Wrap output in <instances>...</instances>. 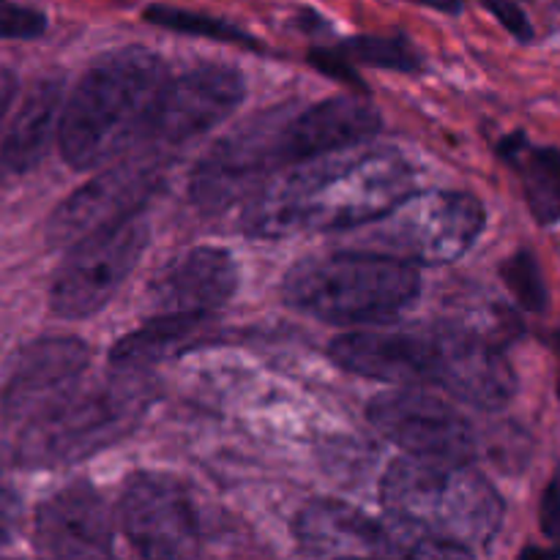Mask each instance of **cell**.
Returning a JSON list of instances; mask_svg holds the SVG:
<instances>
[{
    "label": "cell",
    "mask_w": 560,
    "mask_h": 560,
    "mask_svg": "<svg viewBox=\"0 0 560 560\" xmlns=\"http://www.w3.org/2000/svg\"><path fill=\"white\" fill-rule=\"evenodd\" d=\"M310 60L317 66V69L326 71V74L337 77V80H342V82H350V85H355V88H359V91H366L364 82H361V77L355 74L353 63H350V60L345 58L342 52H339V47H334V49H328V47L326 49H312Z\"/></svg>",
    "instance_id": "27"
},
{
    "label": "cell",
    "mask_w": 560,
    "mask_h": 560,
    "mask_svg": "<svg viewBox=\"0 0 560 560\" xmlns=\"http://www.w3.org/2000/svg\"><path fill=\"white\" fill-rule=\"evenodd\" d=\"M33 541L49 558H107L115 547L113 512L96 487L77 481L36 509Z\"/></svg>",
    "instance_id": "15"
},
{
    "label": "cell",
    "mask_w": 560,
    "mask_h": 560,
    "mask_svg": "<svg viewBox=\"0 0 560 560\" xmlns=\"http://www.w3.org/2000/svg\"><path fill=\"white\" fill-rule=\"evenodd\" d=\"M238 288V262L219 246H195L170 262L151 284L156 315H213Z\"/></svg>",
    "instance_id": "18"
},
{
    "label": "cell",
    "mask_w": 560,
    "mask_h": 560,
    "mask_svg": "<svg viewBox=\"0 0 560 560\" xmlns=\"http://www.w3.org/2000/svg\"><path fill=\"white\" fill-rule=\"evenodd\" d=\"M438 364L435 386L459 402L481 410H501L517 392L512 364L495 342L470 328H435Z\"/></svg>",
    "instance_id": "14"
},
{
    "label": "cell",
    "mask_w": 560,
    "mask_h": 560,
    "mask_svg": "<svg viewBox=\"0 0 560 560\" xmlns=\"http://www.w3.org/2000/svg\"><path fill=\"white\" fill-rule=\"evenodd\" d=\"M118 520L129 545L142 558H195L202 534L195 501L178 479L140 470L126 479Z\"/></svg>",
    "instance_id": "9"
},
{
    "label": "cell",
    "mask_w": 560,
    "mask_h": 560,
    "mask_svg": "<svg viewBox=\"0 0 560 560\" xmlns=\"http://www.w3.org/2000/svg\"><path fill=\"white\" fill-rule=\"evenodd\" d=\"M244 96L246 80L233 66L189 69L186 74L164 82L142 145L159 153L200 140L228 120L241 107Z\"/></svg>",
    "instance_id": "11"
},
{
    "label": "cell",
    "mask_w": 560,
    "mask_h": 560,
    "mask_svg": "<svg viewBox=\"0 0 560 560\" xmlns=\"http://www.w3.org/2000/svg\"><path fill=\"white\" fill-rule=\"evenodd\" d=\"M14 457H16V454H11V448L5 446L3 441H0V474H3V470L9 468V465H11V459H14Z\"/></svg>",
    "instance_id": "33"
},
{
    "label": "cell",
    "mask_w": 560,
    "mask_h": 560,
    "mask_svg": "<svg viewBox=\"0 0 560 560\" xmlns=\"http://www.w3.org/2000/svg\"><path fill=\"white\" fill-rule=\"evenodd\" d=\"M47 31V16L31 5L0 0V38L5 42H31Z\"/></svg>",
    "instance_id": "26"
},
{
    "label": "cell",
    "mask_w": 560,
    "mask_h": 560,
    "mask_svg": "<svg viewBox=\"0 0 560 560\" xmlns=\"http://www.w3.org/2000/svg\"><path fill=\"white\" fill-rule=\"evenodd\" d=\"M145 22L159 27H167V31L186 33V36H202L213 38V42L224 44H244V47H257V38L252 33H246L244 27L233 25V22L222 20V16L202 14V11H189L178 9V5H148L145 9Z\"/></svg>",
    "instance_id": "23"
},
{
    "label": "cell",
    "mask_w": 560,
    "mask_h": 560,
    "mask_svg": "<svg viewBox=\"0 0 560 560\" xmlns=\"http://www.w3.org/2000/svg\"><path fill=\"white\" fill-rule=\"evenodd\" d=\"M383 129L375 104L359 96H334L290 115L279 137V156L284 164L315 162L328 153L350 151L372 140Z\"/></svg>",
    "instance_id": "17"
},
{
    "label": "cell",
    "mask_w": 560,
    "mask_h": 560,
    "mask_svg": "<svg viewBox=\"0 0 560 560\" xmlns=\"http://www.w3.org/2000/svg\"><path fill=\"white\" fill-rule=\"evenodd\" d=\"M501 277L523 310L536 312V315L547 310V304H550V293H547L545 277H541V266L539 260H536L534 252L528 249L514 252V255L501 266Z\"/></svg>",
    "instance_id": "25"
},
{
    "label": "cell",
    "mask_w": 560,
    "mask_h": 560,
    "mask_svg": "<svg viewBox=\"0 0 560 560\" xmlns=\"http://www.w3.org/2000/svg\"><path fill=\"white\" fill-rule=\"evenodd\" d=\"M339 52L350 63L375 66V69L416 71L421 66L419 52L402 36H353L339 44Z\"/></svg>",
    "instance_id": "24"
},
{
    "label": "cell",
    "mask_w": 560,
    "mask_h": 560,
    "mask_svg": "<svg viewBox=\"0 0 560 560\" xmlns=\"http://www.w3.org/2000/svg\"><path fill=\"white\" fill-rule=\"evenodd\" d=\"M485 5L501 20V25L506 27L512 36L520 38V42H530V38H534V25H530L528 16L523 14V9L514 5L512 0H485Z\"/></svg>",
    "instance_id": "29"
},
{
    "label": "cell",
    "mask_w": 560,
    "mask_h": 560,
    "mask_svg": "<svg viewBox=\"0 0 560 560\" xmlns=\"http://www.w3.org/2000/svg\"><path fill=\"white\" fill-rule=\"evenodd\" d=\"M498 153L520 170L525 200L539 224H556L560 219V148L530 145L523 131L506 137Z\"/></svg>",
    "instance_id": "21"
},
{
    "label": "cell",
    "mask_w": 560,
    "mask_h": 560,
    "mask_svg": "<svg viewBox=\"0 0 560 560\" xmlns=\"http://www.w3.org/2000/svg\"><path fill=\"white\" fill-rule=\"evenodd\" d=\"M211 315H156L137 331L126 334L109 350V364L120 370H148L156 361L175 355L197 337Z\"/></svg>",
    "instance_id": "22"
},
{
    "label": "cell",
    "mask_w": 560,
    "mask_h": 560,
    "mask_svg": "<svg viewBox=\"0 0 560 560\" xmlns=\"http://www.w3.org/2000/svg\"><path fill=\"white\" fill-rule=\"evenodd\" d=\"M323 159L257 191L244 213L246 235L288 238L366 228L416 191L413 164L394 151H339Z\"/></svg>",
    "instance_id": "1"
},
{
    "label": "cell",
    "mask_w": 560,
    "mask_h": 560,
    "mask_svg": "<svg viewBox=\"0 0 560 560\" xmlns=\"http://www.w3.org/2000/svg\"><path fill=\"white\" fill-rule=\"evenodd\" d=\"M153 402V381L145 370H120L74 394L25 424L16 463L25 468L74 465L124 441Z\"/></svg>",
    "instance_id": "4"
},
{
    "label": "cell",
    "mask_w": 560,
    "mask_h": 560,
    "mask_svg": "<svg viewBox=\"0 0 560 560\" xmlns=\"http://www.w3.org/2000/svg\"><path fill=\"white\" fill-rule=\"evenodd\" d=\"M63 80L47 77L31 88L20 113L0 148V170L9 175H25L47 156L49 145L60 131L63 115Z\"/></svg>",
    "instance_id": "20"
},
{
    "label": "cell",
    "mask_w": 560,
    "mask_h": 560,
    "mask_svg": "<svg viewBox=\"0 0 560 560\" xmlns=\"http://www.w3.org/2000/svg\"><path fill=\"white\" fill-rule=\"evenodd\" d=\"M162 159L151 151L102 170L55 208L47 222V244L69 249L77 241L140 213L162 186Z\"/></svg>",
    "instance_id": "8"
},
{
    "label": "cell",
    "mask_w": 560,
    "mask_h": 560,
    "mask_svg": "<svg viewBox=\"0 0 560 560\" xmlns=\"http://www.w3.org/2000/svg\"><path fill=\"white\" fill-rule=\"evenodd\" d=\"M91 348L77 337H47L16 350L3 370L0 410L14 424H31L80 388Z\"/></svg>",
    "instance_id": "13"
},
{
    "label": "cell",
    "mask_w": 560,
    "mask_h": 560,
    "mask_svg": "<svg viewBox=\"0 0 560 560\" xmlns=\"http://www.w3.org/2000/svg\"><path fill=\"white\" fill-rule=\"evenodd\" d=\"M22 525V498L11 487L0 485V550L14 541Z\"/></svg>",
    "instance_id": "28"
},
{
    "label": "cell",
    "mask_w": 560,
    "mask_h": 560,
    "mask_svg": "<svg viewBox=\"0 0 560 560\" xmlns=\"http://www.w3.org/2000/svg\"><path fill=\"white\" fill-rule=\"evenodd\" d=\"M552 350H556V359H558V377H556V388H558V399H560V331H556V337H552Z\"/></svg>",
    "instance_id": "34"
},
{
    "label": "cell",
    "mask_w": 560,
    "mask_h": 560,
    "mask_svg": "<svg viewBox=\"0 0 560 560\" xmlns=\"http://www.w3.org/2000/svg\"><path fill=\"white\" fill-rule=\"evenodd\" d=\"M334 364L392 386L435 383L438 331H350L331 342Z\"/></svg>",
    "instance_id": "16"
},
{
    "label": "cell",
    "mask_w": 560,
    "mask_h": 560,
    "mask_svg": "<svg viewBox=\"0 0 560 560\" xmlns=\"http://www.w3.org/2000/svg\"><path fill=\"white\" fill-rule=\"evenodd\" d=\"M539 525H541V534H545L547 539L560 541V474L552 476L545 495H541Z\"/></svg>",
    "instance_id": "30"
},
{
    "label": "cell",
    "mask_w": 560,
    "mask_h": 560,
    "mask_svg": "<svg viewBox=\"0 0 560 560\" xmlns=\"http://www.w3.org/2000/svg\"><path fill=\"white\" fill-rule=\"evenodd\" d=\"M14 96H16V77H14V71L0 69V129H3L5 115H9L11 104H14Z\"/></svg>",
    "instance_id": "31"
},
{
    "label": "cell",
    "mask_w": 560,
    "mask_h": 560,
    "mask_svg": "<svg viewBox=\"0 0 560 560\" xmlns=\"http://www.w3.org/2000/svg\"><path fill=\"white\" fill-rule=\"evenodd\" d=\"M410 3L427 5V9L443 11V14H459L463 11V0H410Z\"/></svg>",
    "instance_id": "32"
},
{
    "label": "cell",
    "mask_w": 560,
    "mask_h": 560,
    "mask_svg": "<svg viewBox=\"0 0 560 560\" xmlns=\"http://www.w3.org/2000/svg\"><path fill=\"white\" fill-rule=\"evenodd\" d=\"M485 224V206L470 191H413L366 224L372 228L366 241L413 266H448L481 238Z\"/></svg>",
    "instance_id": "6"
},
{
    "label": "cell",
    "mask_w": 560,
    "mask_h": 560,
    "mask_svg": "<svg viewBox=\"0 0 560 560\" xmlns=\"http://www.w3.org/2000/svg\"><path fill=\"white\" fill-rule=\"evenodd\" d=\"M366 419L394 446L410 457L435 463H470L476 435L470 421L454 405L419 386L383 392L366 405Z\"/></svg>",
    "instance_id": "10"
},
{
    "label": "cell",
    "mask_w": 560,
    "mask_h": 560,
    "mask_svg": "<svg viewBox=\"0 0 560 560\" xmlns=\"http://www.w3.org/2000/svg\"><path fill=\"white\" fill-rule=\"evenodd\" d=\"M290 109H268L241 129L230 131L197 162L189 178V195L200 208H224L246 191L260 189L262 178L282 167L279 137Z\"/></svg>",
    "instance_id": "12"
},
{
    "label": "cell",
    "mask_w": 560,
    "mask_h": 560,
    "mask_svg": "<svg viewBox=\"0 0 560 560\" xmlns=\"http://www.w3.org/2000/svg\"><path fill=\"white\" fill-rule=\"evenodd\" d=\"M167 66L145 47L102 55L82 74L60 115L58 145L69 167L96 170L142 145Z\"/></svg>",
    "instance_id": "2"
},
{
    "label": "cell",
    "mask_w": 560,
    "mask_h": 560,
    "mask_svg": "<svg viewBox=\"0 0 560 560\" xmlns=\"http://www.w3.org/2000/svg\"><path fill=\"white\" fill-rule=\"evenodd\" d=\"M148 238L151 228L140 211L126 222L98 230L69 246V255L60 262L49 290V306L55 315L66 320H85L102 312L137 268Z\"/></svg>",
    "instance_id": "7"
},
{
    "label": "cell",
    "mask_w": 560,
    "mask_h": 560,
    "mask_svg": "<svg viewBox=\"0 0 560 560\" xmlns=\"http://www.w3.org/2000/svg\"><path fill=\"white\" fill-rule=\"evenodd\" d=\"M381 501L388 517L448 547L457 558H474L492 545L506 514L495 487L468 463L421 457L392 463L381 481Z\"/></svg>",
    "instance_id": "3"
},
{
    "label": "cell",
    "mask_w": 560,
    "mask_h": 560,
    "mask_svg": "<svg viewBox=\"0 0 560 560\" xmlns=\"http://www.w3.org/2000/svg\"><path fill=\"white\" fill-rule=\"evenodd\" d=\"M421 293L413 262L383 252H334L295 262L282 282L284 304L323 323H386Z\"/></svg>",
    "instance_id": "5"
},
{
    "label": "cell",
    "mask_w": 560,
    "mask_h": 560,
    "mask_svg": "<svg viewBox=\"0 0 560 560\" xmlns=\"http://www.w3.org/2000/svg\"><path fill=\"white\" fill-rule=\"evenodd\" d=\"M295 541L312 558H397L392 528L342 501H312L295 517Z\"/></svg>",
    "instance_id": "19"
}]
</instances>
